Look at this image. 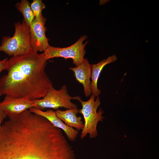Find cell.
Returning <instances> with one entry per match:
<instances>
[{
  "instance_id": "30bf717a",
  "label": "cell",
  "mask_w": 159,
  "mask_h": 159,
  "mask_svg": "<svg viewBox=\"0 0 159 159\" xmlns=\"http://www.w3.org/2000/svg\"><path fill=\"white\" fill-rule=\"evenodd\" d=\"M92 67V65L89 63L88 60L84 58L79 65L69 68V70L73 72L76 80L83 85L84 92L86 97L92 95L90 80Z\"/></svg>"
},
{
  "instance_id": "5bb4252c",
  "label": "cell",
  "mask_w": 159,
  "mask_h": 159,
  "mask_svg": "<svg viewBox=\"0 0 159 159\" xmlns=\"http://www.w3.org/2000/svg\"><path fill=\"white\" fill-rule=\"evenodd\" d=\"M30 7L35 19H37L42 15V11L45 9V5L42 0H33L30 4Z\"/></svg>"
},
{
  "instance_id": "3957f363",
  "label": "cell",
  "mask_w": 159,
  "mask_h": 159,
  "mask_svg": "<svg viewBox=\"0 0 159 159\" xmlns=\"http://www.w3.org/2000/svg\"><path fill=\"white\" fill-rule=\"evenodd\" d=\"M95 97L91 95L89 100L84 101L80 96L73 97V99L79 101L82 106L79 112L82 115L84 119V126L80 136L81 139L85 138L88 134L90 138L97 137L98 136L97 124L99 122H102L105 118L102 116L103 111L101 108L97 111L101 102L99 96Z\"/></svg>"
},
{
  "instance_id": "7a4b0ae2",
  "label": "cell",
  "mask_w": 159,
  "mask_h": 159,
  "mask_svg": "<svg viewBox=\"0 0 159 159\" xmlns=\"http://www.w3.org/2000/svg\"><path fill=\"white\" fill-rule=\"evenodd\" d=\"M47 61L42 53L31 50L8 60L7 73L0 80L2 95L32 100L43 97L53 87L45 71Z\"/></svg>"
},
{
  "instance_id": "ba28073f",
  "label": "cell",
  "mask_w": 159,
  "mask_h": 159,
  "mask_svg": "<svg viewBox=\"0 0 159 159\" xmlns=\"http://www.w3.org/2000/svg\"><path fill=\"white\" fill-rule=\"evenodd\" d=\"M35 104V100L16 98L6 95L0 102V108L9 118L34 107Z\"/></svg>"
},
{
  "instance_id": "8992f818",
  "label": "cell",
  "mask_w": 159,
  "mask_h": 159,
  "mask_svg": "<svg viewBox=\"0 0 159 159\" xmlns=\"http://www.w3.org/2000/svg\"><path fill=\"white\" fill-rule=\"evenodd\" d=\"M86 35L82 36L76 42L66 47H55L50 45L42 53L47 60L54 57H61L65 59L70 58L73 63L77 66L82 62L86 53L85 48L88 41L83 42L87 38Z\"/></svg>"
},
{
  "instance_id": "52a82bcc",
  "label": "cell",
  "mask_w": 159,
  "mask_h": 159,
  "mask_svg": "<svg viewBox=\"0 0 159 159\" xmlns=\"http://www.w3.org/2000/svg\"><path fill=\"white\" fill-rule=\"evenodd\" d=\"M46 19L42 15L38 19H34L29 27L30 42L32 49L38 52H43L50 46L45 35Z\"/></svg>"
},
{
  "instance_id": "2e32d148",
  "label": "cell",
  "mask_w": 159,
  "mask_h": 159,
  "mask_svg": "<svg viewBox=\"0 0 159 159\" xmlns=\"http://www.w3.org/2000/svg\"><path fill=\"white\" fill-rule=\"evenodd\" d=\"M7 117L5 112L0 108V127L4 120Z\"/></svg>"
},
{
  "instance_id": "4fadbf2b",
  "label": "cell",
  "mask_w": 159,
  "mask_h": 159,
  "mask_svg": "<svg viewBox=\"0 0 159 159\" xmlns=\"http://www.w3.org/2000/svg\"><path fill=\"white\" fill-rule=\"evenodd\" d=\"M15 6L22 14L23 21L29 27L35 18L29 2L27 0H21L20 2L16 3Z\"/></svg>"
},
{
  "instance_id": "277c9868",
  "label": "cell",
  "mask_w": 159,
  "mask_h": 159,
  "mask_svg": "<svg viewBox=\"0 0 159 159\" xmlns=\"http://www.w3.org/2000/svg\"><path fill=\"white\" fill-rule=\"evenodd\" d=\"M15 31L10 37L4 36L0 45V52H3L9 56L23 55L32 50L31 45L29 26L23 21L14 24Z\"/></svg>"
},
{
  "instance_id": "6da1fadb",
  "label": "cell",
  "mask_w": 159,
  "mask_h": 159,
  "mask_svg": "<svg viewBox=\"0 0 159 159\" xmlns=\"http://www.w3.org/2000/svg\"><path fill=\"white\" fill-rule=\"evenodd\" d=\"M0 159H76L62 130L26 111L0 127Z\"/></svg>"
},
{
  "instance_id": "5b68a950",
  "label": "cell",
  "mask_w": 159,
  "mask_h": 159,
  "mask_svg": "<svg viewBox=\"0 0 159 159\" xmlns=\"http://www.w3.org/2000/svg\"><path fill=\"white\" fill-rule=\"evenodd\" d=\"M73 97L69 94L66 85L62 86L59 90L53 87L48 91L45 96L39 99H36L34 107L41 110L45 108L57 110L60 108L69 109L77 107L71 102Z\"/></svg>"
},
{
  "instance_id": "e0dca14e",
  "label": "cell",
  "mask_w": 159,
  "mask_h": 159,
  "mask_svg": "<svg viewBox=\"0 0 159 159\" xmlns=\"http://www.w3.org/2000/svg\"><path fill=\"white\" fill-rule=\"evenodd\" d=\"M2 95L1 86L0 85V97Z\"/></svg>"
},
{
  "instance_id": "8fae6325",
  "label": "cell",
  "mask_w": 159,
  "mask_h": 159,
  "mask_svg": "<svg viewBox=\"0 0 159 159\" xmlns=\"http://www.w3.org/2000/svg\"><path fill=\"white\" fill-rule=\"evenodd\" d=\"M54 111L57 116L68 126L75 128L78 131L82 129L84 124L81 117L77 116L79 112L77 107L64 111L57 109Z\"/></svg>"
},
{
  "instance_id": "7c38bea8",
  "label": "cell",
  "mask_w": 159,
  "mask_h": 159,
  "mask_svg": "<svg viewBox=\"0 0 159 159\" xmlns=\"http://www.w3.org/2000/svg\"><path fill=\"white\" fill-rule=\"evenodd\" d=\"M117 60V57L115 54L109 56L107 58L102 60L96 64L92 65V74L91 88L92 95L95 97L99 96L101 93V90L97 87V82L100 74L106 65L115 62Z\"/></svg>"
},
{
  "instance_id": "9a60e30c",
  "label": "cell",
  "mask_w": 159,
  "mask_h": 159,
  "mask_svg": "<svg viewBox=\"0 0 159 159\" xmlns=\"http://www.w3.org/2000/svg\"><path fill=\"white\" fill-rule=\"evenodd\" d=\"M7 58H6L2 60H0V74L4 70H6L8 65Z\"/></svg>"
},
{
  "instance_id": "9c48e42d",
  "label": "cell",
  "mask_w": 159,
  "mask_h": 159,
  "mask_svg": "<svg viewBox=\"0 0 159 159\" xmlns=\"http://www.w3.org/2000/svg\"><path fill=\"white\" fill-rule=\"evenodd\" d=\"M29 110L33 113L45 118L54 126L62 130L70 141L74 142L76 140L79 134L78 131L66 125L57 116L54 111L53 110L43 111L32 107Z\"/></svg>"
}]
</instances>
